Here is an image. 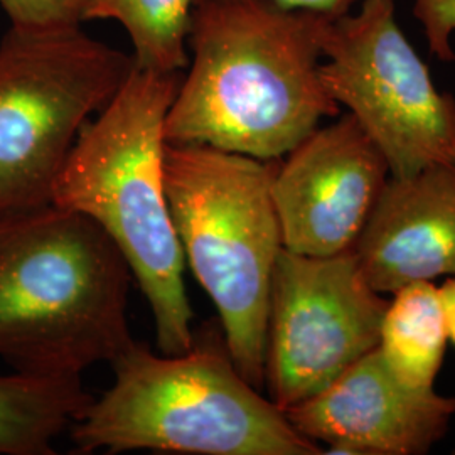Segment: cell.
I'll use <instances>...</instances> for the list:
<instances>
[{
	"label": "cell",
	"instance_id": "obj_12",
	"mask_svg": "<svg viewBox=\"0 0 455 455\" xmlns=\"http://www.w3.org/2000/svg\"><path fill=\"white\" fill-rule=\"evenodd\" d=\"M92 400L82 378L0 374V455L54 454Z\"/></svg>",
	"mask_w": 455,
	"mask_h": 455
},
{
	"label": "cell",
	"instance_id": "obj_1",
	"mask_svg": "<svg viewBox=\"0 0 455 455\" xmlns=\"http://www.w3.org/2000/svg\"><path fill=\"white\" fill-rule=\"evenodd\" d=\"M331 17L274 0L196 2L193 63L165 116V140L280 161L339 105L321 80Z\"/></svg>",
	"mask_w": 455,
	"mask_h": 455
},
{
	"label": "cell",
	"instance_id": "obj_2",
	"mask_svg": "<svg viewBox=\"0 0 455 455\" xmlns=\"http://www.w3.org/2000/svg\"><path fill=\"white\" fill-rule=\"evenodd\" d=\"M178 73L135 66L115 97L80 132L54 180L51 204L92 220L131 267L152 312L161 353L195 342L184 253L165 195V116Z\"/></svg>",
	"mask_w": 455,
	"mask_h": 455
},
{
	"label": "cell",
	"instance_id": "obj_10",
	"mask_svg": "<svg viewBox=\"0 0 455 455\" xmlns=\"http://www.w3.org/2000/svg\"><path fill=\"white\" fill-rule=\"evenodd\" d=\"M285 415L327 454L423 455L445 437L455 398L403 385L374 347Z\"/></svg>",
	"mask_w": 455,
	"mask_h": 455
},
{
	"label": "cell",
	"instance_id": "obj_3",
	"mask_svg": "<svg viewBox=\"0 0 455 455\" xmlns=\"http://www.w3.org/2000/svg\"><path fill=\"white\" fill-rule=\"evenodd\" d=\"M131 267L88 218L52 204L0 220V359L82 378L132 342Z\"/></svg>",
	"mask_w": 455,
	"mask_h": 455
},
{
	"label": "cell",
	"instance_id": "obj_4",
	"mask_svg": "<svg viewBox=\"0 0 455 455\" xmlns=\"http://www.w3.org/2000/svg\"><path fill=\"white\" fill-rule=\"evenodd\" d=\"M110 364L114 385L69 428L78 452L323 454L244 379L221 331L204 329L180 355L133 341Z\"/></svg>",
	"mask_w": 455,
	"mask_h": 455
},
{
	"label": "cell",
	"instance_id": "obj_18",
	"mask_svg": "<svg viewBox=\"0 0 455 455\" xmlns=\"http://www.w3.org/2000/svg\"><path fill=\"white\" fill-rule=\"evenodd\" d=\"M442 309L445 317V327L449 341L455 346V275L449 278L439 289Z\"/></svg>",
	"mask_w": 455,
	"mask_h": 455
},
{
	"label": "cell",
	"instance_id": "obj_6",
	"mask_svg": "<svg viewBox=\"0 0 455 455\" xmlns=\"http://www.w3.org/2000/svg\"><path fill=\"white\" fill-rule=\"evenodd\" d=\"M135 66L78 22L11 24L0 41V220L51 204L83 127Z\"/></svg>",
	"mask_w": 455,
	"mask_h": 455
},
{
	"label": "cell",
	"instance_id": "obj_11",
	"mask_svg": "<svg viewBox=\"0 0 455 455\" xmlns=\"http://www.w3.org/2000/svg\"><path fill=\"white\" fill-rule=\"evenodd\" d=\"M353 251L379 293L455 275V165L390 176Z\"/></svg>",
	"mask_w": 455,
	"mask_h": 455
},
{
	"label": "cell",
	"instance_id": "obj_17",
	"mask_svg": "<svg viewBox=\"0 0 455 455\" xmlns=\"http://www.w3.org/2000/svg\"><path fill=\"white\" fill-rule=\"evenodd\" d=\"M274 2L289 9H302V11H310V12H317V14L336 19V17L349 14L356 5H359L361 0H274Z\"/></svg>",
	"mask_w": 455,
	"mask_h": 455
},
{
	"label": "cell",
	"instance_id": "obj_13",
	"mask_svg": "<svg viewBox=\"0 0 455 455\" xmlns=\"http://www.w3.org/2000/svg\"><path fill=\"white\" fill-rule=\"evenodd\" d=\"M393 295L378 349L403 385L434 390L449 342L439 289L432 282H415Z\"/></svg>",
	"mask_w": 455,
	"mask_h": 455
},
{
	"label": "cell",
	"instance_id": "obj_7",
	"mask_svg": "<svg viewBox=\"0 0 455 455\" xmlns=\"http://www.w3.org/2000/svg\"><path fill=\"white\" fill-rule=\"evenodd\" d=\"M395 14V0H361L356 14L329 19L319 73L402 180L455 165V98L437 90Z\"/></svg>",
	"mask_w": 455,
	"mask_h": 455
},
{
	"label": "cell",
	"instance_id": "obj_14",
	"mask_svg": "<svg viewBox=\"0 0 455 455\" xmlns=\"http://www.w3.org/2000/svg\"><path fill=\"white\" fill-rule=\"evenodd\" d=\"M197 0H80V22L114 19L129 33L135 65L171 75L188 66V36Z\"/></svg>",
	"mask_w": 455,
	"mask_h": 455
},
{
	"label": "cell",
	"instance_id": "obj_15",
	"mask_svg": "<svg viewBox=\"0 0 455 455\" xmlns=\"http://www.w3.org/2000/svg\"><path fill=\"white\" fill-rule=\"evenodd\" d=\"M413 17L422 24L430 52L440 61H454L455 0H413Z\"/></svg>",
	"mask_w": 455,
	"mask_h": 455
},
{
	"label": "cell",
	"instance_id": "obj_5",
	"mask_svg": "<svg viewBox=\"0 0 455 455\" xmlns=\"http://www.w3.org/2000/svg\"><path fill=\"white\" fill-rule=\"evenodd\" d=\"M278 161L208 146L165 147V195L184 260L210 295L229 356L265 385L272 278L283 248L272 197Z\"/></svg>",
	"mask_w": 455,
	"mask_h": 455
},
{
	"label": "cell",
	"instance_id": "obj_9",
	"mask_svg": "<svg viewBox=\"0 0 455 455\" xmlns=\"http://www.w3.org/2000/svg\"><path fill=\"white\" fill-rule=\"evenodd\" d=\"M388 180L385 156L353 115L317 127L276 165L283 248L307 257L353 250Z\"/></svg>",
	"mask_w": 455,
	"mask_h": 455
},
{
	"label": "cell",
	"instance_id": "obj_8",
	"mask_svg": "<svg viewBox=\"0 0 455 455\" xmlns=\"http://www.w3.org/2000/svg\"><path fill=\"white\" fill-rule=\"evenodd\" d=\"M388 300L359 270L355 251L276 259L265 349V388L283 413L324 390L379 344Z\"/></svg>",
	"mask_w": 455,
	"mask_h": 455
},
{
	"label": "cell",
	"instance_id": "obj_16",
	"mask_svg": "<svg viewBox=\"0 0 455 455\" xmlns=\"http://www.w3.org/2000/svg\"><path fill=\"white\" fill-rule=\"evenodd\" d=\"M11 24L39 26L80 22V0H0Z\"/></svg>",
	"mask_w": 455,
	"mask_h": 455
}]
</instances>
